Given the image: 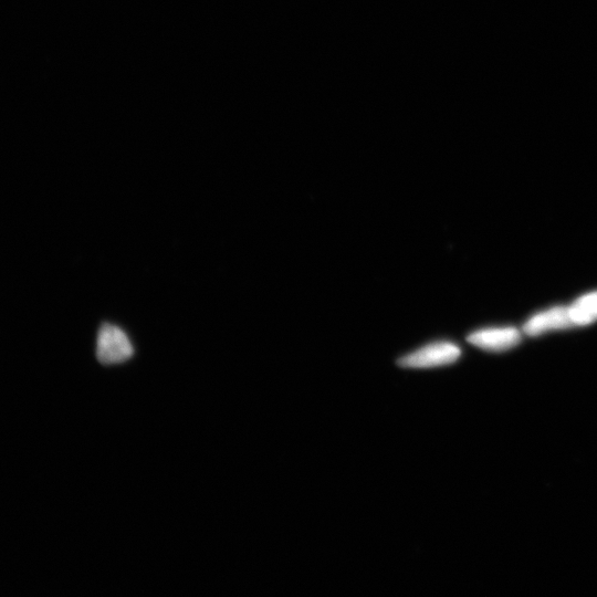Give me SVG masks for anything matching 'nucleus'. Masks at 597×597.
Listing matches in <instances>:
<instances>
[{"label": "nucleus", "instance_id": "7ed1b4c3", "mask_svg": "<svg viewBox=\"0 0 597 597\" xmlns=\"http://www.w3.org/2000/svg\"><path fill=\"white\" fill-rule=\"evenodd\" d=\"M574 327L575 324L571 318L569 307L559 306L540 312L530 318L523 326V332L529 337H539V335L550 331Z\"/></svg>", "mask_w": 597, "mask_h": 597}, {"label": "nucleus", "instance_id": "f03ea898", "mask_svg": "<svg viewBox=\"0 0 597 597\" xmlns=\"http://www.w3.org/2000/svg\"><path fill=\"white\" fill-rule=\"evenodd\" d=\"M462 351L457 345L449 342H437L404 356L398 365L410 369L438 368L456 362Z\"/></svg>", "mask_w": 597, "mask_h": 597}, {"label": "nucleus", "instance_id": "39448f33", "mask_svg": "<svg viewBox=\"0 0 597 597\" xmlns=\"http://www.w3.org/2000/svg\"><path fill=\"white\" fill-rule=\"evenodd\" d=\"M575 327L589 326L597 321V291L576 299L569 307Z\"/></svg>", "mask_w": 597, "mask_h": 597}, {"label": "nucleus", "instance_id": "20e7f679", "mask_svg": "<svg viewBox=\"0 0 597 597\" xmlns=\"http://www.w3.org/2000/svg\"><path fill=\"white\" fill-rule=\"evenodd\" d=\"M521 333L516 328H496L471 333L468 342L479 349L490 352H502L517 347Z\"/></svg>", "mask_w": 597, "mask_h": 597}, {"label": "nucleus", "instance_id": "f257e3e1", "mask_svg": "<svg viewBox=\"0 0 597 597\" xmlns=\"http://www.w3.org/2000/svg\"><path fill=\"white\" fill-rule=\"evenodd\" d=\"M96 354L104 366L130 361L135 348L127 332L112 323H103L98 332Z\"/></svg>", "mask_w": 597, "mask_h": 597}]
</instances>
